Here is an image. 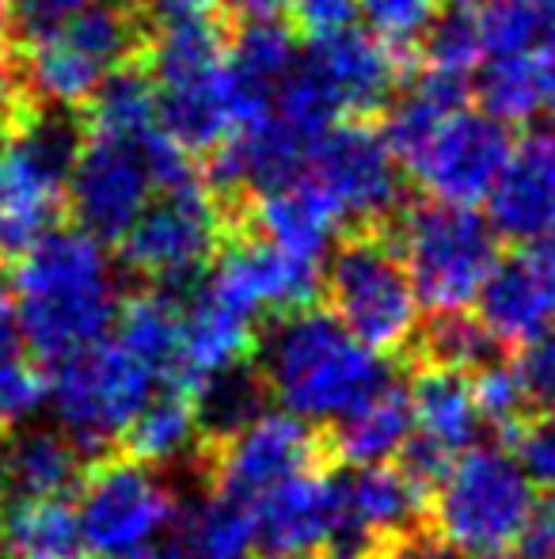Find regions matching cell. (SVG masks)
Returning a JSON list of instances; mask_svg holds the SVG:
<instances>
[{
  "label": "cell",
  "mask_w": 555,
  "mask_h": 559,
  "mask_svg": "<svg viewBox=\"0 0 555 559\" xmlns=\"http://www.w3.org/2000/svg\"><path fill=\"white\" fill-rule=\"evenodd\" d=\"M331 312L362 343L381 354H396L419 335L422 297L408 274L400 248L377 233L350 236L327 266Z\"/></svg>",
  "instance_id": "cell-7"
},
{
  "label": "cell",
  "mask_w": 555,
  "mask_h": 559,
  "mask_svg": "<svg viewBox=\"0 0 555 559\" xmlns=\"http://www.w3.org/2000/svg\"><path fill=\"white\" fill-rule=\"evenodd\" d=\"M521 559H555V502H536L526 533L518 540Z\"/></svg>",
  "instance_id": "cell-46"
},
{
  "label": "cell",
  "mask_w": 555,
  "mask_h": 559,
  "mask_svg": "<svg viewBox=\"0 0 555 559\" xmlns=\"http://www.w3.org/2000/svg\"><path fill=\"white\" fill-rule=\"evenodd\" d=\"M400 255L415 282L422 309L457 312L480 305L491 271L498 266L495 225L472 206L422 202L400 222Z\"/></svg>",
  "instance_id": "cell-5"
},
{
  "label": "cell",
  "mask_w": 555,
  "mask_h": 559,
  "mask_svg": "<svg viewBox=\"0 0 555 559\" xmlns=\"http://www.w3.org/2000/svg\"><path fill=\"white\" fill-rule=\"evenodd\" d=\"M422 58H426V69H437V73L472 76V69L487 58L480 0H445L437 23L422 38Z\"/></svg>",
  "instance_id": "cell-34"
},
{
  "label": "cell",
  "mask_w": 555,
  "mask_h": 559,
  "mask_svg": "<svg viewBox=\"0 0 555 559\" xmlns=\"http://www.w3.org/2000/svg\"><path fill=\"white\" fill-rule=\"evenodd\" d=\"M514 145L506 122L487 111H457L408 164L430 199L475 206L495 191Z\"/></svg>",
  "instance_id": "cell-12"
},
{
  "label": "cell",
  "mask_w": 555,
  "mask_h": 559,
  "mask_svg": "<svg viewBox=\"0 0 555 559\" xmlns=\"http://www.w3.org/2000/svg\"><path fill=\"white\" fill-rule=\"evenodd\" d=\"M111 335L141 361L156 369L164 381H176L183 361V305L164 289H145L122 301Z\"/></svg>",
  "instance_id": "cell-28"
},
{
  "label": "cell",
  "mask_w": 555,
  "mask_h": 559,
  "mask_svg": "<svg viewBox=\"0 0 555 559\" xmlns=\"http://www.w3.org/2000/svg\"><path fill=\"white\" fill-rule=\"evenodd\" d=\"M88 552L148 556L179 522L176 491L153 464L126 456L92 468L76 499Z\"/></svg>",
  "instance_id": "cell-9"
},
{
  "label": "cell",
  "mask_w": 555,
  "mask_h": 559,
  "mask_svg": "<svg viewBox=\"0 0 555 559\" xmlns=\"http://www.w3.org/2000/svg\"><path fill=\"white\" fill-rule=\"evenodd\" d=\"M316 438L309 423L281 412H263L260 419L248 423L240 435L221 442L217 456V484L225 491L240 495L248 502H260L286 479L316 468Z\"/></svg>",
  "instance_id": "cell-15"
},
{
  "label": "cell",
  "mask_w": 555,
  "mask_h": 559,
  "mask_svg": "<svg viewBox=\"0 0 555 559\" xmlns=\"http://www.w3.org/2000/svg\"><path fill=\"white\" fill-rule=\"evenodd\" d=\"M8 487H12V472H8L4 445H0V518H4V510H8Z\"/></svg>",
  "instance_id": "cell-53"
},
{
  "label": "cell",
  "mask_w": 555,
  "mask_h": 559,
  "mask_svg": "<svg viewBox=\"0 0 555 559\" xmlns=\"http://www.w3.org/2000/svg\"><path fill=\"white\" fill-rule=\"evenodd\" d=\"M309 168L347 222L377 225L400 206V156L365 122H335L312 145Z\"/></svg>",
  "instance_id": "cell-11"
},
{
  "label": "cell",
  "mask_w": 555,
  "mask_h": 559,
  "mask_svg": "<svg viewBox=\"0 0 555 559\" xmlns=\"http://www.w3.org/2000/svg\"><path fill=\"white\" fill-rule=\"evenodd\" d=\"M84 4L88 0H8V12H12V27L27 43H35V38L58 35L61 27H69Z\"/></svg>",
  "instance_id": "cell-45"
},
{
  "label": "cell",
  "mask_w": 555,
  "mask_h": 559,
  "mask_svg": "<svg viewBox=\"0 0 555 559\" xmlns=\"http://www.w3.org/2000/svg\"><path fill=\"white\" fill-rule=\"evenodd\" d=\"M480 317L503 343H529L555 328V236L498 259L480 294Z\"/></svg>",
  "instance_id": "cell-16"
},
{
  "label": "cell",
  "mask_w": 555,
  "mask_h": 559,
  "mask_svg": "<svg viewBox=\"0 0 555 559\" xmlns=\"http://www.w3.org/2000/svg\"><path fill=\"white\" fill-rule=\"evenodd\" d=\"M480 104L487 115L503 118V122H533L548 104V88H544L541 61L533 50L526 53H495L480 73Z\"/></svg>",
  "instance_id": "cell-32"
},
{
  "label": "cell",
  "mask_w": 555,
  "mask_h": 559,
  "mask_svg": "<svg viewBox=\"0 0 555 559\" xmlns=\"http://www.w3.org/2000/svg\"><path fill=\"white\" fill-rule=\"evenodd\" d=\"M164 377L114 335L58 361L50 377V404L58 427L84 453L126 438L137 412L156 396Z\"/></svg>",
  "instance_id": "cell-6"
},
{
  "label": "cell",
  "mask_w": 555,
  "mask_h": 559,
  "mask_svg": "<svg viewBox=\"0 0 555 559\" xmlns=\"http://www.w3.org/2000/svg\"><path fill=\"white\" fill-rule=\"evenodd\" d=\"M84 449L65 430H23L8 449V472L20 495H69L81 484Z\"/></svg>",
  "instance_id": "cell-31"
},
{
  "label": "cell",
  "mask_w": 555,
  "mask_h": 559,
  "mask_svg": "<svg viewBox=\"0 0 555 559\" xmlns=\"http://www.w3.org/2000/svg\"><path fill=\"white\" fill-rule=\"evenodd\" d=\"M99 559H156V556L148 552V556H99Z\"/></svg>",
  "instance_id": "cell-55"
},
{
  "label": "cell",
  "mask_w": 555,
  "mask_h": 559,
  "mask_svg": "<svg viewBox=\"0 0 555 559\" xmlns=\"http://www.w3.org/2000/svg\"><path fill=\"white\" fill-rule=\"evenodd\" d=\"M0 148V255H23L69 202L81 141L69 122L27 107Z\"/></svg>",
  "instance_id": "cell-4"
},
{
  "label": "cell",
  "mask_w": 555,
  "mask_h": 559,
  "mask_svg": "<svg viewBox=\"0 0 555 559\" xmlns=\"http://www.w3.org/2000/svg\"><path fill=\"white\" fill-rule=\"evenodd\" d=\"M20 350H31L27 335H23L20 305H15L12 289L4 286V278H0V358H8V354H20Z\"/></svg>",
  "instance_id": "cell-48"
},
{
  "label": "cell",
  "mask_w": 555,
  "mask_h": 559,
  "mask_svg": "<svg viewBox=\"0 0 555 559\" xmlns=\"http://www.w3.org/2000/svg\"><path fill=\"white\" fill-rule=\"evenodd\" d=\"M411 435H415L411 392L385 384L335 423V449L354 468L358 464H385L393 456H403Z\"/></svg>",
  "instance_id": "cell-27"
},
{
  "label": "cell",
  "mask_w": 555,
  "mask_h": 559,
  "mask_svg": "<svg viewBox=\"0 0 555 559\" xmlns=\"http://www.w3.org/2000/svg\"><path fill=\"white\" fill-rule=\"evenodd\" d=\"M342 222H347L342 210L312 176H297L281 187L260 191L252 206V225L260 228V236L316 263L335 243Z\"/></svg>",
  "instance_id": "cell-23"
},
{
  "label": "cell",
  "mask_w": 555,
  "mask_h": 559,
  "mask_svg": "<svg viewBox=\"0 0 555 559\" xmlns=\"http://www.w3.org/2000/svg\"><path fill=\"white\" fill-rule=\"evenodd\" d=\"M50 404V377L27 350L0 358V427H23Z\"/></svg>",
  "instance_id": "cell-40"
},
{
  "label": "cell",
  "mask_w": 555,
  "mask_h": 559,
  "mask_svg": "<svg viewBox=\"0 0 555 559\" xmlns=\"http://www.w3.org/2000/svg\"><path fill=\"white\" fill-rule=\"evenodd\" d=\"M263 396H267V381H263V373H252L248 361L202 381L194 389L202 435L214 442H229L232 435H240L248 423L263 415Z\"/></svg>",
  "instance_id": "cell-33"
},
{
  "label": "cell",
  "mask_w": 555,
  "mask_h": 559,
  "mask_svg": "<svg viewBox=\"0 0 555 559\" xmlns=\"http://www.w3.org/2000/svg\"><path fill=\"white\" fill-rule=\"evenodd\" d=\"M209 278L260 317H267V312L281 317V312L312 305L319 289V263L278 248L267 236H255V240H240L225 248Z\"/></svg>",
  "instance_id": "cell-19"
},
{
  "label": "cell",
  "mask_w": 555,
  "mask_h": 559,
  "mask_svg": "<svg viewBox=\"0 0 555 559\" xmlns=\"http://www.w3.org/2000/svg\"><path fill=\"white\" fill-rule=\"evenodd\" d=\"M541 4L548 8V12H555V0H541Z\"/></svg>",
  "instance_id": "cell-57"
},
{
  "label": "cell",
  "mask_w": 555,
  "mask_h": 559,
  "mask_svg": "<svg viewBox=\"0 0 555 559\" xmlns=\"http://www.w3.org/2000/svg\"><path fill=\"white\" fill-rule=\"evenodd\" d=\"M164 12H209L214 4H221V0H160Z\"/></svg>",
  "instance_id": "cell-52"
},
{
  "label": "cell",
  "mask_w": 555,
  "mask_h": 559,
  "mask_svg": "<svg viewBox=\"0 0 555 559\" xmlns=\"http://www.w3.org/2000/svg\"><path fill=\"white\" fill-rule=\"evenodd\" d=\"M521 468L529 472L536 487L555 495V415H541L518 427V453Z\"/></svg>",
  "instance_id": "cell-44"
},
{
  "label": "cell",
  "mask_w": 555,
  "mask_h": 559,
  "mask_svg": "<svg viewBox=\"0 0 555 559\" xmlns=\"http://www.w3.org/2000/svg\"><path fill=\"white\" fill-rule=\"evenodd\" d=\"M275 115L286 126H293L304 141L316 145V141L339 122V115H347V111H342L339 96H335V88L327 84V76L319 73V66L309 58V61H297L278 81Z\"/></svg>",
  "instance_id": "cell-35"
},
{
  "label": "cell",
  "mask_w": 555,
  "mask_h": 559,
  "mask_svg": "<svg viewBox=\"0 0 555 559\" xmlns=\"http://www.w3.org/2000/svg\"><path fill=\"white\" fill-rule=\"evenodd\" d=\"M312 156V141H304L293 126L278 115L267 122L232 130L221 145L209 153V183L217 191H270L301 176Z\"/></svg>",
  "instance_id": "cell-21"
},
{
  "label": "cell",
  "mask_w": 555,
  "mask_h": 559,
  "mask_svg": "<svg viewBox=\"0 0 555 559\" xmlns=\"http://www.w3.org/2000/svg\"><path fill=\"white\" fill-rule=\"evenodd\" d=\"M514 369L521 377L529 407L541 415H555V328L533 335L529 343H521Z\"/></svg>",
  "instance_id": "cell-42"
},
{
  "label": "cell",
  "mask_w": 555,
  "mask_h": 559,
  "mask_svg": "<svg viewBox=\"0 0 555 559\" xmlns=\"http://www.w3.org/2000/svg\"><path fill=\"white\" fill-rule=\"evenodd\" d=\"M81 111L88 138L141 145L148 133L160 130V88H156L148 69L122 61L104 76V84L92 92V99Z\"/></svg>",
  "instance_id": "cell-26"
},
{
  "label": "cell",
  "mask_w": 555,
  "mask_h": 559,
  "mask_svg": "<svg viewBox=\"0 0 555 559\" xmlns=\"http://www.w3.org/2000/svg\"><path fill=\"white\" fill-rule=\"evenodd\" d=\"M464 104H468V76L437 73V69H426V73L403 92L385 126L388 145L396 148L403 168L415 160L419 148L426 145L453 115L464 111Z\"/></svg>",
  "instance_id": "cell-29"
},
{
  "label": "cell",
  "mask_w": 555,
  "mask_h": 559,
  "mask_svg": "<svg viewBox=\"0 0 555 559\" xmlns=\"http://www.w3.org/2000/svg\"><path fill=\"white\" fill-rule=\"evenodd\" d=\"M487 214L495 233L518 243L555 236V126H536L514 145Z\"/></svg>",
  "instance_id": "cell-18"
},
{
  "label": "cell",
  "mask_w": 555,
  "mask_h": 559,
  "mask_svg": "<svg viewBox=\"0 0 555 559\" xmlns=\"http://www.w3.org/2000/svg\"><path fill=\"white\" fill-rule=\"evenodd\" d=\"M198 435H202V419H198L194 389L168 381L164 389H156V396L148 400L145 407H141L122 442H126L130 456H137V461L171 464L191 453Z\"/></svg>",
  "instance_id": "cell-30"
},
{
  "label": "cell",
  "mask_w": 555,
  "mask_h": 559,
  "mask_svg": "<svg viewBox=\"0 0 555 559\" xmlns=\"http://www.w3.org/2000/svg\"><path fill=\"white\" fill-rule=\"evenodd\" d=\"M312 61L327 84L339 96L342 111L350 115H373L393 99L396 84H400V50L381 43L377 35H362V31H342L324 43H312Z\"/></svg>",
  "instance_id": "cell-22"
},
{
  "label": "cell",
  "mask_w": 555,
  "mask_h": 559,
  "mask_svg": "<svg viewBox=\"0 0 555 559\" xmlns=\"http://www.w3.org/2000/svg\"><path fill=\"white\" fill-rule=\"evenodd\" d=\"M358 4H362V20L381 43H388L393 50H408L430 35L445 0H358Z\"/></svg>",
  "instance_id": "cell-39"
},
{
  "label": "cell",
  "mask_w": 555,
  "mask_h": 559,
  "mask_svg": "<svg viewBox=\"0 0 555 559\" xmlns=\"http://www.w3.org/2000/svg\"><path fill=\"white\" fill-rule=\"evenodd\" d=\"M134 53V23L122 4H84L69 27L27 43L20 73L38 104L76 111L92 99L114 66Z\"/></svg>",
  "instance_id": "cell-8"
},
{
  "label": "cell",
  "mask_w": 555,
  "mask_h": 559,
  "mask_svg": "<svg viewBox=\"0 0 555 559\" xmlns=\"http://www.w3.org/2000/svg\"><path fill=\"white\" fill-rule=\"evenodd\" d=\"M168 559H260L255 502L217 484L176 522Z\"/></svg>",
  "instance_id": "cell-24"
},
{
  "label": "cell",
  "mask_w": 555,
  "mask_h": 559,
  "mask_svg": "<svg viewBox=\"0 0 555 559\" xmlns=\"http://www.w3.org/2000/svg\"><path fill=\"white\" fill-rule=\"evenodd\" d=\"M533 487L521 461L506 449H464L434 484L437 540L464 559L518 552L521 533L536 510Z\"/></svg>",
  "instance_id": "cell-3"
},
{
  "label": "cell",
  "mask_w": 555,
  "mask_h": 559,
  "mask_svg": "<svg viewBox=\"0 0 555 559\" xmlns=\"http://www.w3.org/2000/svg\"><path fill=\"white\" fill-rule=\"evenodd\" d=\"M267 392L304 423H339L362 400L393 384L385 354L362 343L335 312L312 305L281 312L260 343Z\"/></svg>",
  "instance_id": "cell-2"
},
{
  "label": "cell",
  "mask_w": 555,
  "mask_h": 559,
  "mask_svg": "<svg viewBox=\"0 0 555 559\" xmlns=\"http://www.w3.org/2000/svg\"><path fill=\"white\" fill-rule=\"evenodd\" d=\"M23 111H27V84L20 69L0 53V130H8Z\"/></svg>",
  "instance_id": "cell-47"
},
{
  "label": "cell",
  "mask_w": 555,
  "mask_h": 559,
  "mask_svg": "<svg viewBox=\"0 0 555 559\" xmlns=\"http://www.w3.org/2000/svg\"><path fill=\"white\" fill-rule=\"evenodd\" d=\"M225 217L202 183L160 191L119 240L122 263L156 286H186L221 255Z\"/></svg>",
  "instance_id": "cell-10"
},
{
  "label": "cell",
  "mask_w": 555,
  "mask_h": 559,
  "mask_svg": "<svg viewBox=\"0 0 555 559\" xmlns=\"http://www.w3.org/2000/svg\"><path fill=\"white\" fill-rule=\"evenodd\" d=\"M411 415H415V435L403 449V468H411L422 484L434 487L442 472L464 449H472L483 427L475 384L464 377V369L430 361L411 384Z\"/></svg>",
  "instance_id": "cell-14"
},
{
  "label": "cell",
  "mask_w": 555,
  "mask_h": 559,
  "mask_svg": "<svg viewBox=\"0 0 555 559\" xmlns=\"http://www.w3.org/2000/svg\"><path fill=\"white\" fill-rule=\"evenodd\" d=\"M229 61L248 81L278 88L281 76L297 66L293 35L278 20H244V27L229 43Z\"/></svg>",
  "instance_id": "cell-36"
},
{
  "label": "cell",
  "mask_w": 555,
  "mask_h": 559,
  "mask_svg": "<svg viewBox=\"0 0 555 559\" xmlns=\"http://www.w3.org/2000/svg\"><path fill=\"white\" fill-rule=\"evenodd\" d=\"M260 514V559H319L342 518L339 479L316 468L286 479L255 502Z\"/></svg>",
  "instance_id": "cell-17"
},
{
  "label": "cell",
  "mask_w": 555,
  "mask_h": 559,
  "mask_svg": "<svg viewBox=\"0 0 555 559\" xmlns=\"http://www.w3.org/2000/svg\"><path fill=\"white\" fill-rule=\"evenodd\" d=\"M0 552L4 559H81L88 552L81 514L65 495H20L0 518Z\"/></svg>",
  "instance_id": "cell-25"
},
{
  "label": "cell",
  "mask_w": 555,
  "mask_h": 559,
  "mask_svg": "<svg viewBox=\"0 0 555 559\" xmlns=\"http://www.w3.org/2000/svg\"><path fill=\"white\" fill-rule=\"evenodd\" d=\"M381 559H445V552L434 545H426V540H396Z\"/></svg>",
  "instance_id": "cell-51"
},
{
  "label": "cell",
  "mask_w": 555,
  "mask_h": 559,
  "mask_svg": "<svg viewBox=\"0 0 555 559\" xmlns=\"http://www.w3.org/2000/svg\"><path fill=\"white\" fill-rule=\"evenodd\" d=\"M229 4L240 20H278L281 12H289V0H229Z\"/></svg>",
  "instance_id": "cell-49"
},
{
  "label": "cell",
  "mask_w": 555,
  "mask_h": 559,
  "mask_svg": "<svg viewBox=\"0 0 555 559\" xmlns=\"http://www.w3.org/2000/svg\"><path fill=\"white\" fill-rule=\"evenodd\" d=\"M472 384H475V400H480L483 423L518 435V427L526 423V412H529V400H526V389H521L518 369L491 366L487 361Z\"/></svg>",
  "instance_id": "cell-41"
},
{
  "label": "cell",
  "mask_w": 555,
  "mask_h": 559,
  "mask_svg": "<svg viewBox=\"0 0 555 559\" xmlns=\"http://www.w3.org/2000/svg\"><path fill=\"white\" fill-rule=\"evenodd\" d=\"M426 354L434 366L449 369H483L491 361V328L483 324V317H468V309L457 312H437V320L426 328Z\"/></svg>",
  "instance_id": "cell-37"
},
{
  "label": "cell",
  "mask_w": 555,
  "mask_h": 559,
  "mask_svg": "<svg viewBox=\"0 0 555 559\" xmlns=\"http://www.w3.org/2000/svg\"><path fill=\"white\" fill-rule=\"evenodd\" d=\"M536 61H541L544 88H548V104H555V23H552L548 31H544L541 50H536Z\"/></svg>",
  "instance_id": "cell-50"
},
{
  "label": "cell",
  "mask_w": 555,
  "mask_h": 559,
  "mask_svg": "<svg viewBox=\"0 0 555 559\" xmlns=\"http://www.w3.org/2000/svg\"><path fill=\"white\" fill-rule=\"evenodd\" d=\"M111 4H122V8H130V4H137V0H111Z\"/></svg>",
  "instance_id": "cell-56"
},
{
  "label": "cell",
  "mask_w": 555,
  "mask_h": 559,
  "mask_svg": "<svg viewBox=\"0 0 555 559\" xmlns=\"http://www.w3.org/2000/svg\"><path fill=\"white\" fill-rule=\"evenodd\" d=\"M8 27H12V12H8V0H0V46L8 38Z\"/></svg>",
  "instance_id": "cell-54"
},
{
  "label": "cell",
  "mask_w": 555,
  "mask_h": 559,
  "mask_svg": "<svg viewBox=\"0 0 555 559\" xmlns=\"http://www.w3.org/2000/svg\"><path fill=\"white\" fill-rule=\"evenodd\" d=\"M153 191L156 179L141 145L88 138L69 179V206L81 228H88L99 240L119 243L145 214Z\"/></svg>",
  "instance_id": "cell-13"
},
{
  "label": "cell",
  "mask_w": 555,
  "mask_h": 559,
  "mask_svg": "<svg viewBox=\"0 0 555 559\" xmlns=\"http://www.w3.org/2000/svg\"><path fill=\"white\" fill-rule=\"evenodd\" d=\"M27 346L43 361H65L111 335L122 309L119 274L88 228H50L15 263Z\"/></svg>",
  "instance_id": "cell-1"
},
{
  "label": "cell",
  "mask_w": 555,
  "mask_h": 559,
  "mask_svg": "<svg viewBox=\"0 0 555 559\" xmlns=\"http://www.w3.org/2000/svg\"><path fill=\"white\" fill-rule=\"evenodd\" d=\"M255 332H260V312L206 278L194 301L183 309V361L171 384L198 389L209 377L244 366L248 354L255 350Z\"/></svg>",
  "instance_id": "cell-20"
},
{
  "label": "cell",
  "mask_w": 555,
  "mask_h": 559,
  "mask_svg": "<svg viewBox=\"0 0 555 559\" xmlns=\"http://www.w3.org/2000/svg\"><path fill=\"white\" fill-rule=\"evenodd\" d=\"M289 15L309 43H324V38H335L354 27L362 4L358 0H289Z\"/></svg>",
  "instance_id": "cell-43"
},
{
  "label": "cell",
  "mask_w": 555,
  "mask_h": 559,
  "mask_svg": "<svg viewBox=\"0 0 555 559\" xmlns=\"http://www.w3.org/2000/svg\"><path fill=\"white\" fill-rule=\"evenodd\" d=\"M483 38L487 53H526L544 38V15L548 8L541 0H480Z\"/></svg>",
  "instance_id": "cell-38"
}]
</instances>
